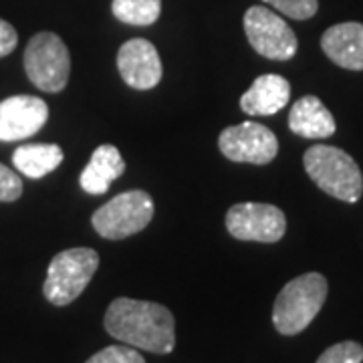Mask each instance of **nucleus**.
Segmentation results:
<instances>
[{
	"label": "nucleus",
	"mask_w": 363,
	"mask_h": 363,
	"mask_svg": "<svg viewBox=\"0 0 363 363\" xmlns=\"http://www.w3.org/2000/svg\"><path fill=\"white\" fill-rule=\"evenodd\" d=\"M291 99V85L281 75H260L240 97V109L247 116H274Z\"/></svg>",
	"instance_id": "obj_14"
},
{
	"label": "nucleus",
	"mask_w": 363,
	"mask_h": 363,
	"mask_svg": "<svg viewBox=\"0 0 363 363\" xmlns=\"http://www.w3.org/2000/svg\"><path fill=\"white\" fill-rule=\"evenodd\" d=\"M363 347L357 341H341L321 353L317 363H362Z\"/></svg>",
	"instance_id": "obj_18"
},
{
	"label": "nucleus",
	"mask_w": 363,
	"mask_h": 363,
	"mask_svg": "<svg viewBox=\"0 0 363 363\" xmlns=\"http://www.w3.org/2000/svg\"><path fill=\"white\" fill-rule=\"evenodd\" d=\"M47 104L35 95H14L0 101V142H21L45 128Z\"/></svg>",
	"instance_id": "obj_10"
},
{
	"label": "nucleus",
	"mask_w": 363,
	"mask_h": 363,
	"mask_svg": "<svg viewBox=\"0 0 363 363\" xmlns=\"http://www.w3.org/2000/svg\"><path fill=\"white\" fill-rule=\"evenodd\" d=\"M305 169L325 194L355 204L363 194V176L355 160L333 145H313L303 156Z\"/></svg>",
	"instance_id": "obj_3"
},
{
	"label": "nucleus",
	"mask_w": 363,
	"mask_h": 363,
	"mask_svg": "<svg viewBox=\"0 0 363 363\" xmlns=\"http://www.w3.org/2000/svg\"><path fill=\"white\" fill-rule=\"evenodd\" d=\"M245 33L255 51L271 61H289L297 52V35L267 6H250L245 14Z\"/></svg>",
	"instance_id": "obj_7"
},
{
	"label": "nucleus",
	"mask_w": 363,
	"mask_h": 363,
	"mask_svg": "<svg viewBox=\"0 0 363 363\" xmlns=\"http://www.w3.org/2000/svg\"><path fill=\"white\" fill-rule=\"evenodd\" d=\"M104 323L111 337L138 350L166 355L176 345L174 315L160 303L119 297L109 305Z\"/></svg>",
	"instance_id": "obj_1"
},
{
	"label": "nucleus",
	"mask_w": 363,
	"mask_h": 363,
	"mask_svg": "<svg viewBox=\"0 0 363 363\" xmlns=\"http://www.w3.org/2000/svg\"><path fill=\"white\" fill-rule=\"evenodd\" d=\"M111 13L125 25L150 26L160 18L162 0H113Z\"/></svg>",
	"instance_id": "obj_17"
},
{
	"label": "nucleus",
	"mask_w": 363,
	"mask_h": 363,
	"mask_svg": "<svg viewBox=\"0 0 363 363\" xmlns=\"http://www.w3.org/2000/svg\"><path fill=\"white\" fill-rule=\"evenodd\" d=\"M99 269V255L93 248H69L52 257L43 285L45 298L65 307L87 289L95 271Z\"/></svg>",
	"instance_id": "obj_4"
},
{
	"label": "nucleus",
	"mask_w": 363,
	"mask_h": 363,
	"mask_svg": "<svg viewBox=\"0 0 363 363\" xmlns=\"http://www.w3.org/2000/svg\"><path fill=\"white\" fill-rule=\"evenodd\" d=\"M117 69L131 89H154L162 81V59L157 49L145 39H131L117 52Z\"/></svg>",
	"instance_id": "obj_11"
},
{
	"label": "nucleus",
	"mask_w": 363,
	"mask_h": 363,
	"mask_svg": "<svg viewBox=\"0 0 363 363\" xmlns=\"http://www.w3.org/2000/svg\"><path fill=\"white\" fill-rule=\"evenodd\" d=\"M123 172H125V162L119 154V150L116 145L105 143L93 152L89 164L79 176V184L87 194L101 196L111 188V184L117 178L123 176Z\"/></svg>",
	"instance_id": "obj_15"
},
{
	"label": "nucleus",
	"mask_w": 363,
	"mask_h": 363,
	"mask_svg": "<svg viewBox=\"0 0 363 363\" xmlns=\"http://www.w3.org/2000/svg\"><path fill=\"white\" fill-rule=\"evenodd\" d=\"M321 49L335 65L363 71V25L341 23L327 28L321 37Z\"/></svg>",
	"instance_id": "obj_12"
},
{
	"label": "nucleus",
	"mask_w": 363,
	"mask_h": 363,
	"mask_svg": "<svg viewBox=\"0 0 363 363\" xmlns=\"http://www.w3.org/2000/svg\"><path fill=\"white\" fill-rule=\"evenodd\" d=\"M85 363H145L142 353L131 345H109L97 351Z\"/></svg>",
	"instance_id": "obj_19"
},
{
	"label": "nucleus",
	"mask_w": 363,
	"mask_h": 363,
	"mask_svg": "<svg viewBox=\"0 0 363 363\" xmlns=\"http://www.w3.org/2000/svg\"><path fill=\"white\" fill-rule=\"evenodd\" d=\"M327 279L319 272H307L289 281L272 307V323L281 335H297L319 315L327 298Z\"/></svg>",
	"instance_id": "obj_2"
},
{
	"label": "nucleus",
	"mask_w": 363,
	"mask_h": 363,
	"mask_svg": "<svg viewBox=\"0 0 363 363\" xmlns=\"http://www.w3.org/2000/svg\"><path fill=\"white\" fill-rule=\"evenodd\" d=\"M264 2L295 21H307V18L315 16L317 9H319L317 0H264Z\"/></svg>",
	"instance_id": "obj_20"
},
{
	"label": "nucleus",
	"mask_w": 363,
	"mask_h": 363,
	"mask_svg": "<svg viewBox=\"0 0 363 363\" xmlns=\"http://www.w3.org/2000/svg\"><path fill=\"white\" fill-rule=\"evenodd\" d=\"M26 77L45 93L65 89L71 73V57L63 39L55 33H37L25 51Z\"/></svg>",
	"instance_id": "obj_6"
},
{
	"label": "nucleus",
	"mask_w": 363,
	"mask_h": 363,
	"mask_svg": "<svg viewBox=\"0 0 363 363\" xmlns=\"http://www.w3.org/2000/svg\"><path fill=\"white\" fill-rule=\"evenodd\" d=\"M154 218V200L143 190L121 192L104 206L97 208L91 224L107 240H123L142 233Z\"/></svg>",
	"instance_id": "obj_5"
},
{
	"label": "nucleus",
	"mask_w": 363,
	"mask_h": 363,
	"mask_svg": "<svg viewBox=\"0 0 363 363\" xmlns=\"http://www.w3.org/2000/svg\"><path fill=\"white\" fill-rule=\"evenodd\" d=\"M289 130L307 140H325L335 133L337 125H335V117L331 116V111L325 107L319 97L305 95L291 107Z\"/></svg>",
	"instance_id": "obj_13"
},
{
	"label": "nucleus",
	"mask_w": 363,
	"mask_h": 363,
	"mask_svg": "<svg viewBox=\"0 0 363 363\" xmlns=\"http://www.w3.org/2000/svg\"><path fill=\"white\" fill-rule=\"evenodd\" d=\"M226 230L238 240L279 242L286 230L283 210L272 204L242 202L226 212Z\"/></svg>",
	"instance_id": "obj_8"
},
{
	"label": "nucleus",
	"mask_w": 363,
	"mask_h": 363,
	"mask_svg": "<svg viewBox=\"0 0 363 363\" xmlns=\"http://www.w3.org/2000/svg\"><path fill=\"white\" fill-rule=\"evenodd\" d=\"M16 45H18V35L14 26L0 18V57L11 55L16 49Z\"/></svg>",
	"instance_id": "obj_22"
},
{
	"label": "nucleus",
	"mask_w": 363,
	"mask_h": 363,
	"mask_svg": "<svg viewBox=\"0 0 363 363\" xmlns=\"http://www.w3.org/2000/svg\"><path fill=\"white\" fill-rule=\"evenodd\" d=\"M218 147L233 162L264 166L279 154V140L269 128L257 121H245L222 131Z\"/></svg>",
	"instance_id": "obj_9"
},
{
	"label": "nucleus",
	"mask_w": 363,
	"mask_h": 363,
	"mask_svg": "<svg viewBox=\"0 0 363 363\" xmlns=\"http://www.w3.org/2000/svg\"><path fill=\"white\" fill-rule=\"evenodd\" d=\"M63 150L57 143H26L13 154L14 168L30 180H40L63 162Z\"/></svg>",
	"instance_id": "obj_16"
},
{
	"label": "nucleus",
	"mask_w": 363,
	"mask_h": 363,
	"mask_svg": "<svg viewBox=\"0 0 363 363\" xmlns=\"http://www.w3.org/2000/svg\"><path fill=\"white\" fill-rule=\"evenodd\" d=\"M23 196V180L13 169L0 164V202H16Z\"/></svg>",
	"instance_id": "obj_21"
}]
</instances>
